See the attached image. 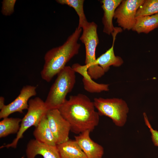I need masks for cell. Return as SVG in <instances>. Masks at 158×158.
<instances>
[{"label": "cell", "mask_w": 158, "mask_h": 158, "mask_svg": "<svg viewBox=\"0 0 158 158\" xmlns=\"http://www.w3.org/2000/svg\"><path fill=\"white\" fill-rule=\"evenodd\" d=\"M33 134L35 139L41 142L51 145H57V141L48 124L46 114L35 127Z\"/></svg>", "instance_id": "obj_15"}, {"label": "cell", "mask_w": 158, "mask_h": 158, "mask_svg": "<svg viewBox=\"0 0 158 158\" xmlns=\"http://www.w3.org/2000/svg\"><path fill=\"white\" fill-rule=\"evenodd\" d=\"M71 67L75 72L83 76V82L84 88L87 91L91 93H98L109 91V85L97 83L93 80L87 73L88 68L86 65H81L76 63Z\"/></svg>", "instance_id": "obj_14"}, {"label": "cell", "mask_w": 158, "mask_h": 158, "mask_svg": "<svg viewBox=\"0 0 158 158\" xmlns=\"http://www.w3.org/2000/svg\"><path fill=\"white\" fill-rule=\"evenodd\" d=\"M16 0H4L2 2V13L8 16L11 14L13 11L14 6Z\"/></svg>", "instance_id": "obj_22"}, {"label": "cell", "mask_w": 158, "mask_h": 158, "mask_svg": "<svg viewBox=\"0 0 158 158\" xmlns=\"http://www.w3.org/2000/svg\"><path fill=\"white\" fill-rule=\"evenodd\" d=\"M22 119L19 118L7 117L3 118L0 122V138L17 133L20 128V123Z\"/></svg>", "instance_id": "obj_18"}, {"label": "cell", "mask_w": 158, "mask_h": 158, "mask_svg": "<svg viewBox=\"0 0 158 158\" xmlns=\"http://www.w3.org/2000/svg\"><path fill=\"white\" fill-rule=\"evenodd\" d=\"M27 158H35L37 155L43 158H61L56 145H49L35 139L30 140L26 149Z\"/></svg>", "instance_id": "obj_11"}, {"label": "cell", "mask_w": 158, "mask_h": 158, "mask_svg": "<svg viewBox=\"0 0 158 158\" xmlns=\"http://www.w3.org/2000/svg\"><path fill=\"white\" fill-rule=\"evenodd\" d=\"M143 116L145 124L151 133L152 140L155 146L158 147V130L154 129L152 127L145 112L143 113Z\"/></svg>", "instance_id": "obj_21"}, {"label": "cell", "mask_w": 158, "mask_h": 158, "mask_svg": "<svg viewBox=\"0 0 158 158\" xmlns=\"http://www.w3.org/2000/svg\"><path fill=\"white\" fill-rule=\"evenodd\" d=\"M158 27V13L136 18L132 30L137 33L147 34Z\"/></svg>", "instance_id": "obj_17"}, {"label": "cell", "mask_w": 158, "mask_h": 158, "mask_svg": "<svg viewBox=\"0 0 158 158\" xmlns=\"http://www.w3.org/2000/svg\"><path fill=\"white\" fill-rule=\"evenodd\" d=\"M58 109L70 125L71 131L75 134L92 132L99 124V115L93 102L85 95L71 96Z\"/></svg>", "instance_id": "obj_1"}, {"label": "cell", "mask_w": 158, "mask_h": 158, "mask_svg": "<svg viewBox=\"0 0 158 158\" xmlns=\"http://www.w3.org/2000/svg\"><path fill=\"white\" fill-rule=\"evenodd\" d=\"M36 88V87L30 85L24 86L14 100L9 104L5 105L1 110L0 119L8 117L14 112L23 113V110L28 109L30 98L37 94Z\"/></svg>", "instance_id": "obj_9"}, {"label": "cell", "mask_w": 158, "mask_h": 158, "mask_svg": "<svg viewBox=\"0 0 158 158\" xmlns=\"http://www.w3.org/2000/svg\"><path fill=\"white\" fill-rule=\"evenodd\" d=\"M75 73L72 67L66 66L57 74L44 101L48 110L58 109L64 103L75 84Z\"/></svg>", "instance_id": "obj_3"}, {"label": "cell", "mask_w": 158, "mask_h": 158, "mask_svg": "<svg viewBox=\"0 0 158 158\" xmlns=\"http://www.w3.org/2000/svg\"><path fill=\"white\" fill-rule=\"evenodd\" d=\"M90 132L87 130L75 136V140L87 158H102L104 154V149L101 145L91 139Z\"/></svg>", "instance_id": "obj_10"}, {"label": "cell", "mask_w": 158, "mask_h": 158, "mask_svg": "<svg viewBox=\"0 0 158 158\" xmlns=\"http://www.w3.org/2000/svg\"><path fill=\"white\" fill-rule=\"evenodd\" d=\"M99 115L110 118L116 126H123L127 120L129 108L126 102L116 98H95L93 102Z\"/></svg>", "instance_id": "obj_5"}, {"label": "cell", "mask_w": 158, "mask_h": 158, "mask_svg": "<svg viewBox=\"0 0 158 158\" xmlns=\"http://www.w3.org/2000/svg\"><path fill=\"white\" fill-rule=\"evenodd\" d=\"M49 126L56 140L57 145L69 139L71 126L58 109L49 110L46 114Z\"/></svg>", "instance_id": "obj_8"}, {"label": "cell", "mask_w": 158, "mask_h": 158, "mask_svg": "<svg viewBox=\"0 0 158 158\" xmlns=\"http://www.w3.org/2000/svg\"><path fill=\"white\" fill-rule=\"evenodd\" d=\"M145 0H122L115 10L114 18L124 30H132L136 21L137 11Z\"/></svg>", "instance_id": "obj_7"}, {"label": "cell", "mask_w": 158, "mask_h": 158, "mask_svg": "<svg viewBox=\"0 0 158 158\" xmlns=\"http://www.w3.org/2000/svg\"><path fill=\"white\" fill-rule=\"evenodd\" d=\"M158 13V0H145L138 9L136 18Z\"/></svg>", "instance_id": "obj_20"}, {"label": "cell", "mask_w": 158, "mask_h": 158, "mask_svg": "<svg viewBox=\"0 0 158 158\" xmlns=\"http://www.w3.org/2000/svg\"><path fill=\"white\" fill-rule=\"evenodd\" d=\"M4 98L3 97H0V109L1 110L5 105L4 104Z\"/></svg>", "instance_id": "obj_23"}, {"label": "cell", "mask_w": 158, "mask_h": 158, "mask_svg": "<svg viewBox=\"0 0 158 158\" xmlns=\"http://www.w3.org/2000/svg\"><path fill=\"white\" fill-rule=\"evenodd\" d=\"M58 3L65 4L73 8L79 17V23L78 28H82L86 26L88 22L84 13L83 5L84 0H57Z\"/></svg>", "instance_id": "obj_19"}, {"label": "cell", "mask_w": 158, "mask_h": 158, "mask_svg": "<svg viewBox=\"0 0 158 158\" xmlns=\"http://www.w3.org/2000/svg\"><path fill=\"white\" fill-rule=\"evenodd\" d=\"M121 0H102L100 1L104 11L102 23L104 25L103 32L106 34H111L116 29L113 24L115 12Z\"/></svg>", "instance_id": "obj_13"}, {"label": "cell", "mask_w": 158, "mask_h": 158, "mask_svg": "<svg viewBox=\"0 0 158 158\" xmlns=\"http://www.w3.org/2000/svg\"><path fill=\"white\" fill-rule=\"evenodd\" d=\"M28 111L22 119L20 128L16 138L11 143L3 145L0 148L16 147L19 140L23 137L24 133L29 128L37 127L48 110L45 102L39 97L30 99Z\"/></svg>", "instance_id": "obj_6"}, {"label": "cell", "mask_w": 158, "mask_h": 158, "mask_svg": "<svg viewBox=\"0 0 158 158\" xmlns=\"http://www.w3.org/2000/svg\"><path fill=\"white\" fill-rule=\"evenodd\" d=\"M76 28L61 45L48 51L44 57V63L41 71L42 78L49 82L66 66V64L78 54L80 44L78 42L82 31Z\"/></svg>", "instance_id": "obj_2"}, {"label": "cell", "mask_w": 158, "mask_h": 158, "mask_svg": "<svg viewBox=\"0 0 158 158\" xmlns=\"http://www.w3.org/2000/svg\"><path fill=\"white\" fill-rule=\"evenodd\" d=\"M122 31V30L121 28L116 27L111 34L113 37V43L111 47L97 59V64L102 68L105 73L109 70L110 66L118 67L121 66L123 63V60L121 57L115 55L114 50L116 36Z\"/></svg>", "instance_id": "obj_12"}, {"label": "cell", "mask_w": 158, "mask_h": 158, "mask_svg": "<svg viewBox=\"0 0 158 158\" xmlns=\"http://www.w3.org/2000/svg\"><path fill=\"white\" fill-rule=\"evenodd\" d=\"M56 146L61 158H87L75 140L69 139Z\"/></svg>", "instance_id": "obj_16"}, {"label": "cell", "mask_w": 158, "mask_h": 158, "mask_svg": "<svg viewBox=\"0 0 158 158\" xmlns=\"http://www.w3.org/2000/svg\"><path fill=\"white\" fill-rule=\"evenodd\" d=\"M97 28V25L94 22H89L82 28L83 32L79 38L85 46V63L88 68L87 73L92 79L95 80L101 77L105 73L96 62V50L99 43Z\"/></svg>", "instance_id": "obj_4"}]
</instances>
